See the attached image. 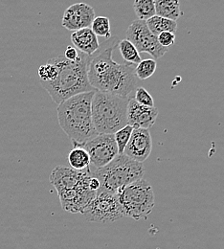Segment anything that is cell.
Wrapping results in <instances>:
<instances>
[{
	"label": "cell",
	"instance_id": "obj_1",
	"mask_svg": "<svg viewBox=\"0 0 224 249\" xmlns=\"http://www.w3.org/2000/svg\"><path fill=\"white\" fill-rule=\"evenodd\" d=\"M118 39L108 41L103 51H97L90 56L87 76L91 87L98 91L128 97L137 89L138 79L135 75V65L118 63L113 60V50L118 46Z\"/></svg>",
	"mask_w": 224,
	"mask_h": 249
},
{
	"label": "cell",
	"instance_id": "obj_2",
	"mask_svg": "<svg viewBox=\"0 0 224 249\" xmlns=\"http://www.w3.org/2000/svg\"><path fill=\"white\" fill-rule=\"evenodd\" d=\"M96 90L75 95L58 105V120L73 147H80L98 135L92 120L91 103Z\"/></svg>",
	"mask_w": 224,
	"mask_h": 249
},
{
	"label": "cell",
	"instance_id": "obj_3",
	"mask_svg": "<svg viewBox=\"0 0 224 249\" xmlns=\"http://www.w3.org/2000/svg\"><path fill=\"white\" fill-rule=\"evenodd\" d=\"M89 59L90 56L81 52L75 62L66 60L64 56L53 58L58 67L57 76L51 82L40 84L54 103L60 105L75 95L95 90L89 84L87 76Z\"/></svg>",
	"mask_w": 224,
	"mask_h": 249
},
{
	"label": "cell",
	"instance_id": "obj_4",
	"mask_svg": "<svg viewBox=\"0 0 224 249\" xmlns=\"http://www.w3.org/2000/svg\"><path fill=\"white\" fill-rule=\"evenodd\" d=\"M129 97L96 90L92 98V120L98 134H114L128 124Z\"/></svg>",
	"mask_w": 224,
	"mask_h": 249
},
{
	"label": "cell",
	"instance_id": "obj_5",
	"mask_svg": "<svg viewBox=\"0 0 224 249\" xmlns=\"http://www.w3.org/2000/svg\"><path fill=\"white\" fill-rule=\"evenodd\" d=\"M145 174L143 163L132 160L126 155H118L103 168L91 172L98 179L100 188L97 193L117 195L120 190L128 184L142 179Z\"/></svg>",
	"mask_w": 224,
	"mask_h": 249
},
{
	"label": "cell",
	"instance_id": "obj_6",
	"mask_svg": "<svg viewBox=\"0 0 224 249\" xmlns=\"http://www.w3.org/2000/svg\"><path fill=\"white\" fill-rule=\"evenodd\" d=\"M117 197L123 216L135 220L147 218L155 205L154 189L143 178L120 190Z\"/></svg>",
	"mask_w": 224,
	"mask_h": 249
},
{
	"label": "cell",
	"instance_id": "obj_7",
	"mask_svg": "<svg viewBox=\"0 0 224 249\" xmlns=\"http://www.w3.org/2000/svg\"><path fill=\"white\" fill-rule=\"evenodd\" d=\"M82 214L86 220L98 223H110L124 217L117 195L107 193H97Z\"/></svg>",
	"mask_w": 224,
	"mask_h": 249
},
{
	"label": "cell",
	"instance_id": "obj_8",
	"mask_svg": "<svg viewBox=\"0 0 224 249\" xmlns=\"http://www.w3.org/2000/svg\"><path fill=\"white\" fill-rule=\"evenodd\" d=\"M126 38L136 47L139 53H148L155 60L162 58L169 50L161 46L157 36L149 29L145 20L132 21L126 32Z\"/></svg>",
	"mask_w": 224,
	"mask_h": 249
},
{
	"label": "cell",
	"instance_id": "obj_9",
	"mask_svg": "<svg viewBox=\"0 0 224 249\" xmlns=\"http://www.w3.org/2000/svg\"><path fill=\"white\" fill-rule=\"evenodd\" d=\"M91 173L85 176L77 186L62 191L59 194L63 209L69 213H82L94 199L97 192L89 188Z\"/></svg>",
	"mask_w": 224,
	"mask_h": 249
},
{
	"label": "cell",
	"instance_id": "obj_10",
	"mask_svg": "<svg viewBox=\"0 0 224 249\" xmlns=\"http://www.w3.org/2000/svg\"><path fill=\"white\" fill-rule=\"evenodd\" d=\"M90 157V164L100 169L118 156L114 134H98L92 140L80 146Z\"/></svg>",
	"mask_w": 224,
	"mask_h": 249
},
{
	"label": "cell",
	"instance_id": "obj_11",
	"mask_svg": "<svg viewBox=\"0 0 224 249\" xmlns=\"http://www.w3.org/2000/svg\"><path fill=\"white\" fill-rule=\"evenodd\" d=\"M95 18L93 7L86 3H75L65 10L62 24L65 29L75 32L89 28Z\"/></svg>",
	"mask_w": 224,
	"mask_h": 249
},
{
	"label": "cell",
	"instance_id": "obj_12",
	"mask_svg": "<svg viewBox=\"0 0 224 249\" xmlns=\"http://www.w3.org/2000/svg\"><path fill=\"white\" fill-rule=\"evenodd\" d=\"M153 150V139L150 129L133 128L130 139L125 148L124 155L134 161L143 163L151 156Z\"/></svg>",
	"mask_w": 224,
	"mask_h": 249
},
{
	"label": "cell",
	"instance_id": "obj_13",
	"mask_svg": "<svg viewBox=\"0 0 224 249\" xmlns=\"http://www.w3.org/2000/svg\"><path fill=\"white\" fill-rule=\"evenodd\" d=\"M158 116V108L151 107L129 99L128 105V124L133 128L150 129L155 124Z\"/></svg>",
	"mask_w": 224,
	"mask_h": 249
},
{
	"label": "cell",
	"instance_id": "obj_14",
	"mask_svg": "<svg viewBox=\"0 0 224 249\" xmlns=\"http://www.w3.org/2000/svg\"><path fill=\"white\" fill-rule=\"evenodd\" d=\"M89 173H91L90 167L84 171H77L72 168L58 166L52 171L49 180L57 192L60 193L77 186L81 179Z\"/></svg>",
	"mask_w": 224,
	"mask_h": 249
},
{
	"label": "cell",
	"instance_id": "obj_15",
	"mask_svg": "<svg viewBox=\"0 0 224 249\" xmlns=\"http://www.w3.org/2000/svg\"><path fill=\"white\" fill-rule=\"evenodd\" d=\"M71 41L79 52L87 56H92L100 49L98 36L90 27L73 32L71 35Z\"/></svg>",
	"mask_w": 224,
	"mask_h": 249
},
{
	"label": "cell",
	"instance_id": "obj_16",
	"mask_svg": "<svg viewBox=\"0 0 224 249\" xmlns=\"http://www.w3.org/2000/svg\"><path fill=\"white\" fill-rule=\"evenodd\" d=\"M155 15L176 21L181 16L179 0H155Z\"/></svg>",
	"mask_w": 224,
	"mask_h": 249
},
{
	"label": "cell",
	"instance_id": "obj_17",
	"mask_svg": "<svg viewBox=\"0 0 224 249\" xmlns=\"http://www.w3.org/2000/svg\"><path fill=\"white\" fill-rule=\"evenodd\" d=\"M147 25L149 29L156 36L163 32H171L175 34L177 30V22L169 18H165L159 16H155L148 19Z\"/></svg>",
	"mask_w": 224,
	"mask_h": 249
},
{
	"label": "cell",
	"instance_id": "obj_18",
	"mask_svg": "<svg viewBox=\"0 0 224 249\" xmlns=\"http://www.w3.org/2000/svg\"><path fill=\"white\" fill-rule=\"evenodd\" d=\"M68 162L72 169L84 171L90 167V157L81 147H75L68 155Z\"/></svg>",
	"mask_w": 224,
	"mask_h": 249
},
{
	"label": "cell",
	"instance_id": "obj_19",
	"mask_svg": "<svg viewBox=\"0 0 224 249\" xmlns=\"http://www.w3.org/2000/svg\"><path fill=\"white\" fill-rule=\"evenodd\" d=\"M134 12L138 19L147 21L155 16V0H134Z\"/></svg>",
	"mask_w": 224,
	"mask_h": 249
},
{
	"label": "cell",
	"instance_id": "obj_20",
	"mask_svg": "<svg viewBox=\"0 0 224 249\" xmlns=\"http://www.w3.org/2000/svg\"><path fill=\"white\" fill-rule=\"evenodd\" d=\"M118 48L122 55V58L127 63L137 65L139 62L142 61L140 54H139L138 50L136 49V47L127 38L119 41Z\"/></svg>",
	"mask_w": 224,
	"mask_h": 249
},
{
	"label": "cell",
	"instance_id": "obj_21",
	"mask_svg": "<svg viewBox=\"0 0 224 249\" xmlns=\"http://www.w3.org/2000/svg\"><path fill=\"white\" fill-rule=\"evenodd\" d=\"M157 63L155 60L147 59L139 62L135 67V75L138 80L145 81L151 78L156 71Z\"/></svg>",
	"mask_w": 224,
	"mask_h": 249
},
{
	"label": "cell",
	"instance_id": "obj_22",
	"mask_svg": "<svg viewBox=\"0 0 224 249\" xmlns=\"http://www.w3.org/2000/svg\"><path fill=\"white\" fill-rule=\"evenodd\" d=\"M91 30L97 36H103L109 39L111 36V27L109 18L106 17H97L94 18L91 26Z\"/></svg>",
	"mask_w": 224,
	"mask_h": 249
},
{
	"label": "cell",
	"instance_id": "obj_23",
	"mask_svg": "<svg viewBox=\"0 0 224 249\" xmlns=\"http://www.w3.org/2000/svg\"><path fill=\"white\" fill-rule=\"evenodd\" d=\"M133 127L129 124H127L126 126L122 127L121 129H119L118 131H116L114 133V137H115V142L118 148V154L119 155H123L125 148L128 145V141L130 139L131 133H132Z\"/></svg>",
	"mask_w": 224,
	"mask_h": 249
},
{
	"label": "cell",
	"instance_id": "obj_24",
	"mask_svg": "<svg viewBox=\"0 0 224 249\" xmlns=\"http://www.w3.org/2000/svg\"><path fill=\"white\" fill-rule=\"evenodd\" d=\"M134 100L143 106H147V107H155V101H154L152 95L149 93L148 90L143 87L136 89Z\"/></svg>",
	"mask_w": 224,
	"mask_h": 249
},
{
	"label": "cell",
	"instance_id": "obj_25",
	"mask_svg": "<svg viewBox=\"0 0 224 249\" xmlns=\"http://www.w3.org/2000/svg\"><path fill=\"white\" fill-rule=\"evenodd\" d=\"M157 40L162 47L169 49V47L174 44L175 34L171 32H163L157 36Z\"/></svg>",
	"mask_w": 224,
	"mask_h": 249
},
{
	"label": "cell",
	"instance_id": "obj_26",
	"mask_svg": "<svg viewBox=\"0 0 224 249\" xmlns=\"http://www.w3.org/2000/svg\"><path fill=\"white\" fill-rule=\"evenodd\" d=\"M64 56L66 60L70 62H75L79 57V51L73 46H67Z\"/></svg>",
	"mask_w": 224,
	"mask_h": 249
}]
</instances>
